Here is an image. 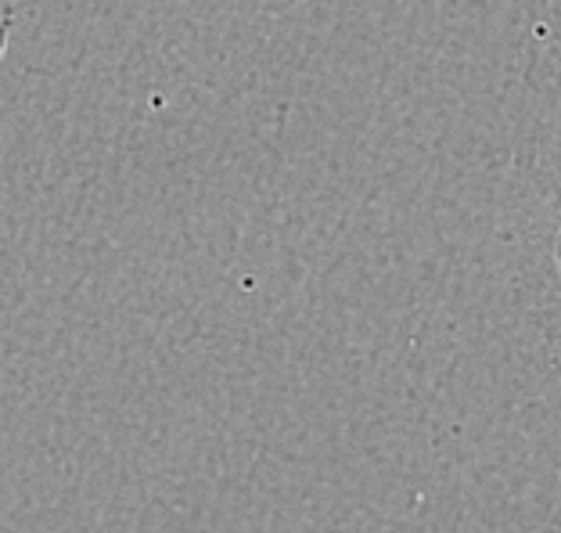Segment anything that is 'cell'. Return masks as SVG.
Listing matches in <instances>:
<instances>
[{"label":"cell","mask_w":561,"mask_h":533,"mask_svg":"<svg viewBox=\"0 0 561 533\" xmlns=\"http://www.w3.org/2000/svg\"><path fill=\"white\" fill-rule=\"evenodd\" d=\"M11 25H15V8H11L8 0H0V58H4V50H8Z\"/></svg>","instance_id":"obj_1"},{"label":"cell","mask_w":561,"mask_h":533,"mask_svg":"<svg viewBox=\"0 0 561 533\" xmlns=\"http://www.w3.org/2000/svg\"><path fill=\"white\" fill-rule=\"evenodd\" d=\"M554 263H558V274H561V231H558V242H554Z\"/></svg>","instance_id":"obj_2"}]
</instances>
